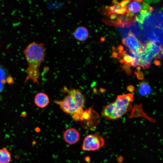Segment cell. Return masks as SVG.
Masks as SVG:
<instances>
[{
    "mask_svg": "<svg viewBox=\"0 0 163 163\" xmlns=\"http://www.w3.org/2000/svg\"><path fill=\"white\" fill-rule=\"evenodd\" d=\"M73 35L76 40L83 42L88 39L89 37V33L86 27L81 26L75 29L73 32Z\"/></svg>",
    "mask_w": 163,
    "mask_h": 163,
    "instance_id": "obj_10",
    "label": "cell"
},
{
    "mask_svg": "<svg viewBox=\"0 0 163 163\" xmlns=\"http://www.w3.org/2000/svg\"><path fill=\"white\" fill-rule=\"evenodd\" d=\"M133 100V96L131 93L117 96L113 103L118 118L131 110Z\"/></svg>",
    "mask_w": 163,
    "mask_h": 163,
    "instance_id": "obj_3",
    "label": "cell"
},
{
    "mask_svg": "<svg viewBox=\"0 0 163 163\" xmlns=\"http://www.w3.org/2000/svg\"><path fill=\"white\" fill-rule=\"evenodd\" d=\"M123 70L124 71L127 75H131L132 70L130 68V66L124 64L121 66Z\"/></svg>",
    "mask_w": 163,
    "mask_h": 163,
    "instance_id": "obj_16",
    "label": "cell"
},
{
    "mask_svg": "<svg viewBox=\"0 0 163 163\" xmlns=\"http://www.w3.org/2000/svg\"><path fill=\"white\" fill-rule=\"evenodd\" d=\"M152 11L148 10H142L135 17V20L139 24H142L145 20L151 15Z\"/></svg>",
    "mask_w": 163,
    "mask_h": 163,
    "instance_id": "obj_12",
    "label": "cell"
},
{
    "mask_svg": "<svg viewBox=\"0 0 163 163\" xmlns=\"http://www.w3.org/2000/svg\"><path fill=\"white\" fill-rule=\"evenodd\" d=\"M11 156L10 152L5 148L0 149V163H9Z\"/></svg>",
    "mask_w": 163,
    "mask_h": 163,
    "instance_id": "obj_13",
    "label": "cell"
},
{
    "mask_svg": "<svg viewBox=\"0 0 163 163\" xmlns=\"http://www.w3.org/2000/svg\"><path fill=\"white\" fill-rule=\"evenodd\" d=\"M63 138L65 142L70 145L76 144L80 138V134L76 129L71 128L66 129L63 134Z\"/></svg>",
    "mask_w": 163,
    "mask_h": 163,
    "instance_id": "obj_7",
    "label": "cell"
},
{
    "mask_svg": "<svg viewBox=\"0 0 163 163\" xmlns=\"http://www.w3.org/2000/svg\"><path fill=\"white\" fill-rule=\"evenodd\" d=\"M135 73L138 79H142L143 78V76L142 75V74L141 72L136 71L135 72Z\"/></svg>",
    "mask_w": 163,
    "mask_h": 163,
    "instance_id": "obj_17",
    "label": "cell"
},
{
    "mask_svg": "<svg viewBox=\"0 0 163 163\" xmlns=\"http://www.w3.org/2000/svg\"><path fill=\"white\" fill-rule=\"evenodd\" d=\"M64 91L67 93V95L62 100L53 101L64 112L72 115L80 109L83 108L85 102V97L79 89H69L65 87Z\"/></svg>",
    "mask_w": 163,
    "mask_h": 163,
    "instance_id": "obj_2",
    "label": "cell"
},
{
    "mask_svg": "<svg viewBox=\"0 0 163 163\" xmlns=\"http://www.w3.org/2000/svg\"><path fill=\"white\" fill-rule=\"evenodd\" d=\"M4 82L0 80V92L2 91L4 88Z\"/></svg>",
    "mask_w": 163,
    "mask_h": 163,
    "instance_id": "obj_18",
    "label": "cell"
},
{
    "mask_svg": "<svg viewBox=\"0 0 163 163\" xmlns=\"http://www.w3.org/2000/svg\"><path fill=\"white\" fill-rule=\"evenodd\" d=\"M104 144L102 136L96 133L88 135L84 138L82 149L84 151H95L103 147Z\"/></svg>",
    "mask_w": 163,
    "mask_h": 163,
    "instance_id": "obj_4",
    "label": "cell"
},
{
    "mask_svg": "<svg viewBox=\"0 0 163 163\" xmlns=\"http://www.w3.org/2000/svg\"><path fill=\"white\" fill-rule=\"evenodd\" d=\"M102 114L107 120H114L118 119L113 102L106 105L102 111Z\"/></svg>",
    "mask_w": 163,
    "mask_h": 163,
    "instance_id": "obj_9",
    "label": "cell"
},
{
    "mask_svg": "<svg viewBox=\"0 0 163 163\" xmlns=\"http://www.w3.org/2000/svg\"><path fill=\"white\" fill-rule=\"evenodd\" d=\"M126 34L122 40L123 44L128 48L129 51L135 54H140L143 50L144 44L131 31Z\"/></svg>",
    "mask_w": 163,
    "mask_h": 163,
    "instance_id": "obj_5",
    "label": "cell"
},
{
    "mask_svg": "<svg viewBox=\"0 0 163 163\" xmlns=\"http://www.w3.org/2000/svg\"><path fill=\"white\" fill-rule=\"evenodd\" d=\"M145 45L153 58L159 59L163 55V47L155 41H148Z\"/></svg>",
    "mask_w": 163,
    "mask_h": 163,
    "instance_id": "obj_8",
    "label": "cell"
},
{
    "mask_svg": "<svg viewBox=\"0 0 163 163\" xmlns=\"http://www.w3.org/2000/svg\"><path fill=\"white\" fill-rule=\"evenodd\" d=\"M34 102L38 107L43 108L46 107L50 102L48 95L43 92L38 93L35 95Z\"/></svg>",
    "mask_w": 163,
    "mask_h": 163,
    "instance_id": "obj_11",
    "label": "cell"
},
{
    "mask_svg": "<svg viewBox=\"0 0 163 163\" xmlns=\"http://www.w3.org/2000/svg\"><path fill=\"white\" fill-rule=\"evenodd\" d=\"M138 90L139 94L144 96L149 94L151 91L150 86L146 82H143L140 84Z\"/></svg>",
    "mask_w": 163,
    "mask_h": 163,
    "instance_id": "obj_14",
    "label": "cell"
},
{
    "mask_svg": "<svg viewBox=\"0 0 163 163\" xmlns=\"http://www.w3.org/2000/svg\"><path fill=\"white\" fill-rule=\"evenodd\" d=\"M46 48L43 43L33 42L30 43L23 51L27 61L28 74L25 82L31 79L34 82H38L40 76V67L45 59Z\"/></svg>",
    "mask_w": 163,
    "mask_h": 163,
    "instance_id": "obj_1",
    "label": "cell"
},
{
    "mask_svg": "<svg viewBox=\"0 0 163 163\" xmlns=\"http://www.w3.org/2000/svg\"><path fill=\"white\" fill-rule=\"evenodd\" d=\"M153 58L152 55L144 44V47L138 59V66L144 69L149 68Z\"/></svg>",
    "mask_w": 163,
    "mask_h": 163,
    "instance_id": "obj_6",
    "label": "cell"
},
{
    "mask_svg": "<svg viewBox=\"0 0 163 163\" xmlns=\"http://www.w3.org/2000/svg\"><path fill=\"white\" fill-rule=\"evenodd\" d=\"M9 76L7 70L4 66L0 65V80L5 83Z\"/></svg>",
    "mask_w": 163,
    "mask_h": 163,
    "instance_id": "obj_15",
    "label": "cell"
}]
</instances>
